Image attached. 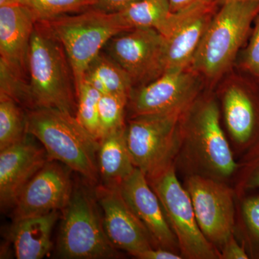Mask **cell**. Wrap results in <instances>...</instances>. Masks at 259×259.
Instances as JSON below:
<instances>
[{
  "label": "cell",
  "instance_id": "6da1fadb",
  "mask_svg": "<svg viewBox=\"0 0 259 259\" xmlns=\"http://www.w3.org/2000/svg\"><path fill=\"white\" fill-rule=\"evenodd\" d=\"M180 144L176 168L187 175H199L223 182L234 179L238 162L223 127L214 90L203 93L182 112Z\"/></svg>",
  "mask_w": 259,
  "mask_h": 259
},
{
  "label": "cell",
  "instance_id": "7a4b0ae2",
  "mask_svg": "<svg viewBox=\"0 0 259 259\" xmlns=\"http://www.w3.org/2000/svg\"><path fill=\"white\" fill-rule=\"evenodd\" d=\"M258 13L259 2L219 6L190 66L202 76L207 89L214 90L234 69Z\"/></svg>",
  "mask_w": 259,
  "mask_h": 259
},
{
  "label": "cell",
  "instance_id": "3957f363",
  "mask_svg": "<svg viewBox=\"0 0 259 259\" xmlns=\"http://www.w3.org/2000/svg\"><path fill=\"white\" fill-rule=\"evenodd\" d=\"M28 134L38 140L49 159L64 163L91 183L100 178V141L79 123L75 116L52 107H37L26 112Z\"/></svg>",
  "mask_w": 259,
  "mask_h": 259
},
{
  "label": "cell",
  "instance_id": "277c9868",
  "mask_svg": "<svg viewBox=\"0 0 259 259\" xmlns=\"http://www.w3.org/2000/svg\"><path fill=\"white\" fill-rule=\"evenodd\" d=\"M28 90L32 107H52L76 117L74 76L64 48L37 23L28 59Z\"/></svg>",
  "mask_w": 259,
  "mask_h": 259
},
{
  "label": "cell",
  "instance_id": "5b68a950",
  "mask_svg": "<svg viewBox=\"0 0 259 259\" xmlns=\"http://www.w3.org/2000/svg\"><path fill=\"white\" fill-rule=\"evenodd\" d=\"M38 23L64 48L76 91L82 83L89 65L101 53L102 48L117 34L129 30L120 13H107L95 8Z\"/></svg>",
  "mask_w": 259,
  "mask_h": 259
},
{
  "label": "cell",
  "instance_id": "8992f818",
  "mask_svg": "<svg viewBox=\"0 0 259 259\" xmlns=\"http://www.w3.org/2000/svg\"><path fill=\"white\" fill-rule=\"evenodd\" d=\"M182 113L130 117L125 128L127 149L136 168L150 179L175 164L180 144Z\"/></svg>",
  "mask_w": 259,
  "mask_h": 259
},
{
  "label": "cell",
  "instance_id": "52a82bcc",
  "mask_svg": "<svg viewBox=\"0 0 259 259\" xmlns=\"http://www.w3.org/2000/svg\"><path fill=\"white\" fill-rule=\"evenodd\" d=\"M214 90L232 148L242 156L259 143V82L233 69Z\"/></svg>",
  "mask_w": 259,
  "mask_h": 259
},
{
  "label": "cell",
  "instance_id": "ba28073f",
  "mask_svg": "<svg viewBox=\"0 0 259 259\" xmlns=\"http://www.w3.org/2000/svg\"><path fill=\"white\" fill-rule=\"evenodd\" d=\"M147 180L157 194L183 258L221 259L219 250L199 228L190 194L177 177L176 164Z\"/></svg>",
  "mask_w": 259,
  "mask_h": 259
},
{
  "label": "cell",
  "instance_id": "9c48e42d",
  "mask_svg": "<svg viewBox=\"0 0 259 259\" xmlns=\"http://www.w3.org/2000/svg\"><path fill=\"white\" fill-rule=\"evenodd\" d=\"M58 249L64 258L101 259L117 257L99 217L93 198L84 190L76 189L64 209Z\"/></svg>",
  "mask_w": 259,
  "mask_h": 259
},
{
  "label": "cell",
  "instance_id": "30bf717a",
  "mask_svg": "<svg viewBox=\"0 0 259 259\" xmlns=\"http://www.w3.org/2000/svg\"><path fill=\"white\" fill-rule=\"evenodd\" d=\"M184 186L190 194L201 231L220 251L234 234V189L228 182L199 175L186 176Z\"/></svg>",
  "mask_w": 259,
  "mask_h": 259
},
{
  "label": "cell",
  "instance_id": "8fae6325",
  "mask_svg": "<svg viewBox=\"0 0 259 259\" xmlns=\"http://www.w3.org/2000/svg\"><path fill=\"white\" fill-rule=\"evenodd\" d=\"M206 88L202 76L190 68L166 70L151 82L134 88L127 104L130 117L182 113Z\"/></svg>",
  "mask_w": 259,
  "mask_h": 259
},
{
  "label": "cell",
  "instance_id": "7c38bea8",
  "mask_svg": "<svg viewBox=\"0 0 259 259\" xmlns=\"http://www.w3.org/2000/svg\"><path fill=\"white\" fill-rule=\"evenodd\" d=\"M105 47L108 56L128 74L134 88L151 82L166 70V40L155 29L120 32Z\"/></svg>",
  "mask_w": 259,
  "mask_h": 259
},
{
  "label": "cell",
  "instance_id": "4fadbf2b",
  "mask_svg": "<svg viewBox=\"0 0 259 259\" xmlns=\"http://www.w3.org/2000/svg\"><path fill=\"white\" fill-rule=\"evenodd\" d=\"M73 192L69 172L59 161L49 159L19 196L14 221L64 210Z\"/></svg>",
  "mask_w": 259,
  "mask_h": 259
},
{
  "label": "cell",
  "instance_id": "5bb4252c",
  "mask_svg": "<svg viewBox=\"0 0 259 259\" xmlns=\"http://www.w3.org/2000/svg\"><path fill=\"white\" fill-rule=\"evenodd\" d=\"M219 5L202 3L172 13L166 40V70L190 68L211 20Z\"/></svg>",
  "mask_w": 259,
  "mask_h": 259
},
{
  "label": "cell",
  "instance_id": "9a60e30c",
  "mask_svg": "<svg viewBox=\"0 0 259 259\" xmlns=\"http://www.w3.org/2000/svg\"><path fill=\"white\" fill-rule=\"evenodd\" d=\"M97 198L101 206L104 230L116 248L136 257L145 250L156 248L144 225L130 208L120 190L100 187Z\"/></svg>",
  "mask_w": 259,
  "mask_h": 259
},
{
  "label": "cell",
  "instance_id": "2e32d148",
  "mask_svg": "<svg viewBox=\"0 0 259 259\" xmlns=\"http://www.w3.org/2000/svg\"><path fill=\"white\" fill-rule=\"evenodd\" d=\"M119 190L130 208L146 227L155 246L181 254L176 236L146 175L139 168H135L122 182Z\"/></svg>",
  "mask_w": 259,
  "mask_h": 259
},
{
  "label": "cell",
  "instance_id": "e0dca14e",
  "mask_svg": "<svg viewBox=\"0 0 259 259\" xmlns=\"http://www.w3.org/2000/svg\"><path fill=\"white\" fill-rule=\"evenodd\" d=\"M31 135L22 142L0 151V203L14 207L30 180L49 161L47 151Z\"/></svg>",
  "mask_w": 259,
  "mask_h": 259
},
{
  "label": "cell",
  "instance_id": "ac0fdd59",
  "mask_svg": "<svg viewBox=\"0 0 259 259\" xmlns=\"http://www.w3.org/2000/svg\"><path fill=\"white\" fill-rule=\"evenodd\" d=\"M36 19L19 3L0 6V64L25 79L30 40Z\"/></svg>",
  "mask_w": 259,
  "mask_h": 259
},
{
  "label": "cell",
  "instance_id": "d6986e66",
  "mask_svg": "<svg viewBox=\"0 0 259 259\" xmlns=\"http://www.w3.org/2000/svg\"><path fill=\"white\" fill-rule=\"evenodd\" d=\"M59 218V211L15 221L11 240L18 259H40L52 248L51 234Z\"/></svg>",
  "mask_w": 259,
  "mask_h": 259
},
{
  "label": "cell",
  "instance_id": "ffe728a7",
  "mask_svg": "<svg viewBox=\"0 0 259 259\" xmlns=\"http://www.w3.org/2000/svg\"><path fill=\"white\" fill-rule=\"evenodd\" d=\"M125 128L107 135L100 141L99 172L104 187L107 188H120L122 182L136 168L126 145Z\"/></svg>",
  "mask_w": 259,
  "mask_h": 259
},
{
  "label": "cell",
  "instance_id": "44dd1931",
  "mask_svg": "<svg viewBox=\"0 0 259 259\" xmlns=\"http://www.w3.org/2000/svg\"><path fill=\"white\" fill-rule=\"evenodd\" d=\"M83 81L96 89L102 95L115 94L130 97L134 88L125 70L110 56L101 53L89 65Z\"/></svg>",
  "mask_w": 259,
  "mask_h": 259
},
{
  "label": "cell",
  "instance_id": "7402d4cb",
  "mask_svg": "<svg viewBox=\"0 0 259 259\" xmlns=\"http://www.w3.org/2000/svg\"><path fill=\"white\" fill-rule=\"evenodd\" d=\"M118 13L129 30L152 28L163 35L172 13L168 0H137Z\"/></svg>",
  "mask_w": 259,
  "mask_h": 259
},
{
  "label": "cell",
  "instance_id": "603a6c76",
  "mask_svg": "<svg viewBox=\"0 0 259 259\" xmlns=\"http://www.w3.org/2000/svg\"><path fill=\"white\" fill-rule=\"evenodd\" d=\"M28 135L26 112L14 99L0 94V151L22 142Z\"/></svg>",
  "mask_w": 259,
  "mask_h": 259
},
{
  "label": "cell",
  "instance_id": "cb8c5ba5",
  "mask_svg": "<svg viewBox=\"0 0 259 259\" xmlns=\"http://www.w3.org/2000/svg\"><path fill=\"white\" fill-rule=\"evenodd\" d=\"M30 10L37 22L54 19L95 8L96 0H18Z\"/></svg>",
  "mask_w": 259,
  "mask_h": 259
},
{
  "label": "cell",
  "instance_id": "d4e9b609",
  "mask_svg": "<svg viewBox=\"0 0 259 259\" xmlns=\"http://www.w3.org/2000/svg\"><path fill=\"white\" fill-rule=\"evenodd\" d=\"M77 109L76 118L80 124L99 141L102 139L99 120V102L102 94L83 81L76 91Z\"/></svg>",
  "mask_w": 259,
  "mask_h": 259
},
{
  "label": "cell",
  "instance_id": "484cf974",
  "mask_svg": "<svg viewBox=\"0 0 259 259\" xmlns=\"http://www.w3.org/2000/svg\"><path fill=\"white\" fill-rule=\"evenodd\" d=\"M128 100V96L115 94H105L100 97L99 120L102 139L125 128V109Z\"/></svg>",
  "mask_w": 259,
  "mask_h": 259
},
{
  "label": "cell",
  "instance_id": "4316f807",
  "mask_svg": "<svg viewBox=\"0 0 259 259\" xmlns=\"http://www.w3.org/2000/svg\"><path fill=\"white\" fill-rule=\"evenodd\" d=\"M238 199L245 248L250 258H259V194H245Z\"/></svg>",
  "mask_w": 259,
  "mask_h": 259
},
{
  "label": "cell",
  "instance_id": "83f0119b",
  "mask_svg": "<svg viewBox=\"0 0 259 259\" xmlns=\"http://www.w3.org/2000/svg\"><path fill=\"white\" fill-rule=\"evenodd\" d=\"M234 180L236 199L259 190V143L242 156Z\"/></svg>",
  "mask_w": 259,
  "mask_h": 259
},
{
  "label": "cell",
  "instance_id": "f1b7e54d",
  "mask_svg": "<svg viewBox=\"0 0 259 259\" xmlns=\"http://www.w3.org/2000/svg\"><path fill=\"white\" fill-rule=\"evenodd\" d=\"M235 67L259 82V13L249 37L238 56Z\"/></svg>",
  "mask_w": 259,
  "mask_h": 259
},
{
  "label": "cell",
  "instance_id": "f546056e",
  "mask_svg": "<svg viewBox=\"0 0 259 259\" xmlns=\"http://www.w3.org/2000/svg\"><path fill=\"white\" fill-rule=\"evenodd\" d=\"M221 259H248L249 255L244 245H241L235 238L234 234L230 237L220 250Z\"/></svg>",
  "mask_w": 259,
  "mask_h": 259
},
{
  "label": "cell",
  "instance_id": "4dcf8cb0",
  "mask_svg": "<svg viewBox=\"0 0 259 259\" xmlns=\"http://www.w3.org/2000/svg\"><path fill=\"white\" fill-rule=\"evenodd\" d=\"M136 258L140 259H182V255L176 252L162 248H152L139 253Z\"/></svg>",
  "mask_w": 259,
  "mask_h": 259
},
{
  "label": "cell",
  "instance_id": "1f68e13d",
  "mask_svg": "<svg viewBox=\"0 0 259 259\" xmlns=\"http://www.w3.org/2000/svg\"><path fill=\"white\" fill-rule=\"evenodd\" d=\"M137 0H96L97 9L107 13H118Z\"/></svg>",
  "mask_w": 259,
  "mask_h": 259
},
{
  "label": "cell",
  "instance_id": "d6a6232c",
  "mask_svg": "<svg viewBox=\"0 0 259 259\" xmlns=\"http://www.w3.org/2000/svg\"><path fill=\"white\" fill-rule=\"evenodd\" d=\"M171 13H177L181 10L187 9L193 5L202 3H214L217 0H168Z\"/></svg>",
  "mask_w": 259,
  "mask_h": 259
},
{
  "label": "cell",
  "instance_id": "836d02e7",
  "mask_svg": "<svg viewBox=\"0 0 259 259\" xmlns=\"http://www.w3.org/2000/svg\"><path fill=\"white\" fill-rule=\"evenodd\" d=\"M245 2H259V0H217V3L219 6L227 4V3H245Z\"/></svg>",
  "mask_w": 259,
  "mask_h": 259
},
{
  "label": "cell",
  "instance_id": "e575fe53",
  "mask_svg": "<svg viewBox=\"0 0 259 259\" xmlns=\"http://www.w3.org/2000/svg\"><path fill=\"white\" fill-rule=\"evenodd\" d=\"M18 0H0V6L2 5L15 4L18 3Z\"/></svg>",
  "mask_w": 259,
  "mask_h": 259
}]
</instances>
